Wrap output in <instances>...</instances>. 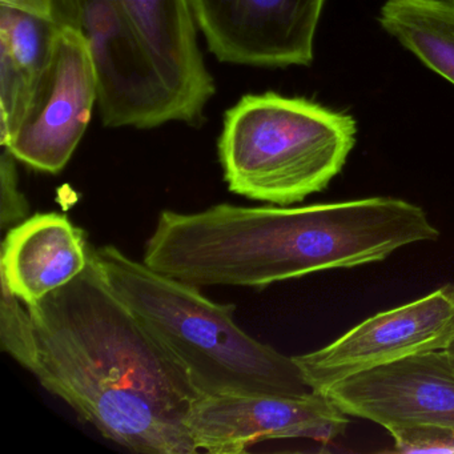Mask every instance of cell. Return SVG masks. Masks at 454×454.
<instances>
[{"label": "cell", "instance_id": "obj_1", "mask_svg": "<svg viewBox=\"0 0 454 454\" xmlns=\"http://www.w3.org/2000/svg\"><path fill=\"white\" fill-rule=\"evenodd\" d=\"M35 376L100 434L137 453H198L187 417L200 397L177 358L114 291L92 247L86 270L26 305Z\"/></svg>", "mask_w": 454, "mask_h": 454}, {"label": "cell", "instance_id": "obj_2", "mask_svg": "<svg viewBox=\"0 0 454 454\" xmlns=\"http://www.w3.org/2000/svg\"><path fill=\"white\" fill-rule=\"evenodd\" d=\"M440 235L424 208L387 196L304 207L219 204L195 214L161 212L143 262L198 288H265L384 262Z\"/></svg>", "mask_w": 454, "mask_h": 454}, {"label": "cell", "instance_id": "obj_3", "mask_svg": "<svg viewBox=\"0 0 454 454\" xmlns=\"http://www.w3.org/2000/svg\"><path fill=\"white\" fill-rule=\"evenodd\" d=\"M114 291L177 358L201 395H305L313 392L294 357L249 336L233 304L161 275L114 246L92 248Z\"/></svg>", "mask_w": 454, "mask_h": 454}, {"label": "cell", "instance_id": "obj_4", "mask_svg": "<svg viewBox=\"0 0 454 454\" xmlns=\"http://www.w3.org/2000/svg\"><path fill=\"white\" fill-rule=\"evenodd\" d=\"M345 111L276 92L241 98L224 114L219 158L231 192L294 206L323 192L356 145Z\"/></svg>", "mask_w": 454, "mask_h": 454}, {"label": "cell", "instance_id": "obj_5", "mask_svg": "<svg viewBox=\"0 0 454 454\" xmlns=\"http://www.w3.org/2000/svg\"><path fill=\"white\" fill-rule=\"evenodd\" d=\"M81 31L98 81V108L110 129L187 123L150 49L116 0H78Z\"/></svg>", "mask_w": 454, "mask_h": 454}, {"label": "cell", "instance_id": "obj_6", "mask_svg": "<svg viewBox=\"0 0 454 454\" xmlns=\"http://www.w3.org/2000/svg\"><path fill=\"white\" fill-rule=\"evenodd\" d=\"M98 105V81L82 31L62 27L51 60L4 148L18 161L59 174L83 139Z\"/></svg>", "mask_w": 454, "mask_h": 454}, {"label": "cell", "instance_id": "obj_7", "mask_svg": "<svg viewBox=\"0 0 454 454\" xmlns=\"http://www.w3.org/2000/svg\"><path fill=\"white\" fill-rule=\"evenodd\" d=\"M454 339V284L427 296L376 313L326 347L294 356L313 392L361 372L371 371L433 350H445Z\"/></svg>", "mask_w": 454, "mask_h": 454}, {"label": "cell", "instance_id": "obj_8", "mask_svg": "<svg viewBox=\"0 0 454 454\" xmlns=\"http://www.w3.org/2000/svg\"><path fill=\"white\" fill-rule=\"evenodd\" d=\"M219 62L248 67L312 65L326 0H190Z\"/></svg>", "mask_w": 454, "mask_h": 454}, {"label": "cell", "instance_id": "obj_9", "mask_svg": "<svg viewBox=\"0 0 454 454\" xmlns=\"http://www.w3.org/2000/svg\"><path fill=\"white\" fill-rule=\"evenodd\" d=\"M349 416L326 395H209L193 403L187 429L196 450L240 454L254 443L307 438L331 443L342 437Z\"/></svg>", "mask_w": 454, "mask_h": 454}, {"label": "cell", "instance_id": "obj_10", "mask_svg": "<svg viewBox=\"0 0 454 454\" xmlns=\"http://www.w3.org/2000/svg\"><path fill=\"white\" fill-rule=\"evenodd\" d=\"M324 395L349 417L387 433L413 427H454V366L446 350H433L361 372Z\"/></svg>", "mask_w": 454, "mask_h": 454}, {"label": "cell", "instance_id": "obj_11", "mask_svg": "<svg viewBox=\"0 0 454 454\" xmlns=\"http://www.w3.org/2000/svg\"><path fill=\"white\" fill-rule=\"evenodd\" d=\"M150 49L187 124L198 126L215 95V82L199 49L190 0H116Z\"/></svg>", "mask_w": 454, "mask_h": 454}, {"label": "cell", "instance_id": "obj_12", "mask_svg": "<svg viewBox=\"0 0 454 454\" xmlns=\"http://www.w3.org/2000/svg\"><path fill=\"white\" fill-rule=\"evenodd\" d=\"M86 233L60 214H38L7 231L0 281L26 305L78 278L90 260Z\"/></svg>", "mask_w": 454, "mask_h": 454}, {"label": "cell", "instance_id": "obj_13", "mask_svg": "<svg viewBox=\"0 0 454 454\" xmlns=\"http://www.w3.org/2000/svg\"><path fill=\"white\" fill-rule=\"evenodd\" d=\"M60 26L49 18L0 4V102L27 105L49 66Z\"/></svg>", "mask_w": 454, "mask_h": 454}, {"label": "cell", "instance_id": "obj_14", "mask_svg": "<svg viewBox=\"0 0 454 454\" xmlns=\"http://www.w3.org/2000/svg\"><path fill=\"white\" fill-rule=\"evenodd\" d=\"M379 22L422 65L454 86V2L387 0Z\"/></svg>", "mask_w": 454, "mask_h": 454}, {"label": "cell", "instance_id": "obj_15", "mask_svg": "<svg viewBox=\"0 0 454 454\" xmlns=\"http://www.w3.org/2000/svg\"><path fill=\"white\" fill-rule=\"evenodd\" d=\"M2 283L0 301V347L31 373L38 368V345L35 328L28 308Z\"/></svg>", "mask_w": 454, "mask_h": 454}, {"label": "cell", "instance_id": "obj_16", "mask_svg": "<svg viewBox=\"0 0 454 454\" xmlns=\"http://www.w3.org/2000/svg\"><path fill=\"white\" fill-rule=\"evenodd\" d=\"M17 159L12 156L7 148L2 147L0 155V223L2 230L10 228L22 223L27 217L30 207L27 199L20 190L18 179Z\"/></svg>", "mask_w": 454, "mask_h": 454}, {"label": "cell", "instance_id": "obj_17", "mask_svg": "<svg viewBox=\"0 0 454 454\" xmlns=\"http://www.w3.org/2000/svg\"><path fill=\"white\" fill-rule=\"evenodd\" d=\"M395 453L454 454V427H413L389 433Z\"/></svg>", "mask_w": 454, "mask_h": 454}, {"label": "cell", "instance_id": "obj_18", "mask_svg": "<svg viewBox=\"0 0 454 454\" xmlns=\"http://www.w3.org/2000/svg\"><path fill=\"white\" fill-rule=\"evenodd\" d=\"M0 4L49 18L60 27L81 31L78 0H0Z\"/></svg>", "mask_w": 454, "mask_h": 454}, {"label": "cell", "instance_id": "obj_19", "mask_svg": "<svg viewBox=\"0 0 454 454\" xmlns=\"http://www.w3.org/2000/svg\"><path fill=\"white\" fill-rule=\"evenodd\" d=\"M446 353H448L449 360H450L451 365L454 366V339L453 341L449 344V347L446 348Z\"/></svg>", "mask_w": 454, "mask_h": 454}, {"label": "cell", "instance_id": "obj_20", "mask_svg": "<svg viewBox=\"0 0 454 454\" xmlns=\"http://www.w3.org/2000/svg\"><path fill=\"white\" fill-rule=\"evenodd\" d=\"M450 2H454V0H450Z\"/></svg>", "mask_w": 454, "mask_h": 454}]
</instances>
